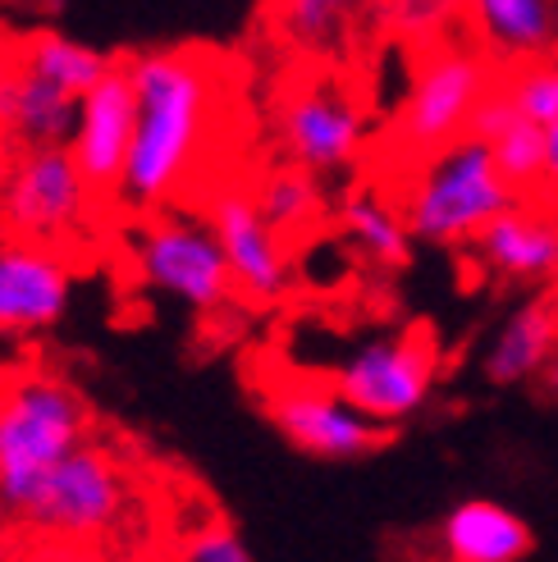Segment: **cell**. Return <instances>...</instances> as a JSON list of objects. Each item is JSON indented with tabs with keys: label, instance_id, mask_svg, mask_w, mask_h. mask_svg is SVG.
<instances>
[{
	"label": "cell",
	"instance_id": "44dd1931",
	"mask_svg": "<svg viewBox=\"0 0 558 562\" xmlns=\"http://www.w3.org/2000/svg\"><path fill=\"white\" fill-rule=\"evenodd\" d=\"M339 234L380 270H408L412 266V234H408V220L403 206H389L380 192L371 188H353L344 202H339Z\"/></svg>",
	"mask_w": 558,
	"mask_h": 562
},
{
	"label": "cell",
	"instance_id": "5b68a950",
	"mask_svg": "<svg viewBox=\"0 0 558 562\" xmlns=\"http://www.w3.org/2000/svg\"><path fill=\"white\" fill-rule=\"evenodd\" d=\"M129 261L137 284L160 297H175L192 316H220L238 297L225 247L202 215L170 206L137 220L129 234Z\"/></svg>",
	"mask_w": 558,
	"mask_h": 562
},
{
	"label": "cell",
	"instance_id": "cb8c5ba5",
	"mask_svg": "<svg viewBox=\"0 0 558 562\" xmlns=\"http://www.w3.org/2000/svg\"><path fill=\"white\" fill-rule=\"evenodd\" d=\"M509 101L517 105V115L536 128H558V60H536V65H517L504 82Z\"/></svg>",
	"mask_w": 558,
	"mask_h": 562
},
{
	"label": "cell",
	"instance_id": "8fae6325",
	"mask_svg": "<svg viewBox=\"0 0 558 562\" xmlns=\"http://www.w3.org/2000/svg\"><path fill=\"white\" fill-rule=\"evenodd\" d=\"M207 224L215 229L220 247H225V261L234 274V289L247 302H279L289 297L298 274L279 234L266 224V215L257 211L253 188H220L207 206Z\"/></svg>",
	"mask_w": 558,
	"mask_h": 562
},
{
	"label": "cell",
	"instance_id": "277c9868",
	"mask_svg": "<svg viewBox=\"0 0 558 562\" xmlns=\"http://www.w3.org/2000/svg\"><path fill=\"white\" fill-rule=\"evenodd\" d=\"M435 380H439V339L422 321L367 334L325 371V384L353 412H361L384 430L408 426L431 403Z\"/></svg>",
	"mask_w": 558,
	"mask_h": 562
},
{
	"label": "cell",
	"instance_id": "30bf717a",
	"mask_svg": "<svg viewBox=\"0 0 558 562\" xmlns=\"http://www.w3.org/2000/svg\"><path fill=\"white\" fill-rule=\"evenodd\" d=\"M261 412L284 435V443H293L302 458L316 462H361L394 439V430L376 426V420L353 412L330 384L312 380L270 384L261 393Z\"/></svg>",
	"mask_w": 558,
	"mask_h": 562
},
{
	"label": "cell",
	"instance_id": "7a4b0ae2",
	"mask_svg": "<svg viewBox=\"0 0 558 562\" xmlns=\"http://www.w3.org/2000/svg\"><path fill=\"white\" fill-rule=\"evenodd\" d=\"M82 443H92L88 398L65 375H14L0 389V517L23 526L46 475Z\"/></svg>",
	"mask_w": 558,
	"mask_h": 562
},
{
	"label": "cell",
	"instance_id": "4fadbf2b",
	"mask_svg": "<svg viewBox=\"0 0 558 562\" xmlns=\"http://www.w3.org/2000/svg\"><path fill=\"white\" fill-rule=\"evenodd\" d=\"M133 128H137V101H133L129 69L120 60V69L101 88H92L78 101V133L69 143L82 179L97 192V202H120V183L133 156Z\"/></svg>",
	"mask_w": 558,
	"mask_h": 562
},
{
	"label": "cell",
	"instance_id": "7c38bea8",
	"mask_svg": "<svg viewBox=\"0 0 558 562\" xmlns=\"http://www.w3.org/2000/svg\"><path fill=\"white\" fill-rule=\"evenodd\" d=\"M74 261L0 229V334H46L69 316Z\"/></svg>",
	"mask_w": 558,
	"mask_h": 562
},
{
	"label": "cell",
	"instance_id": "484cf974",
	"mask_svg": "<svg viewBox=\"0 0 558 562\" xmlns=\"http://www.w3.org/2000/svg\"><path fill=\"white\" fill-rule=\"evenodd\" d=\"M399 27H422V33H435V27L449 19V5H394L389 10Z\"/></svg>",
	"mask_w": 558,
	"mask_h": 562
},
{
	"label": "cell",
	"instance_id": "f1b7e54d",
	"mask_svg": "<svg viewBox=\"0 0 558 562\" xmlns=\"http://www.w3.org/2000/svg\"><path fill=\"white\" fill-rule=\"evenodd\" d=\"M0 562H14V544H10V530L0 526Z\"/></svg>",
	"mask_w": 558,
	"mask_h": 562
},
{
	"label": "cell",
	"instance_id": "2e32d148",
	"mask_svg": "<svg viewBox=\"0 0 558 562\" xmlns=\"http://www.w3.org/2000/svg\"><path fill=\"white\" fill-rule=\"evenodd\" d=\"M558 352V293H532L499 321L494 339L481 352V380L490 389L536 384Z\"/></svg>",
	"mask_w": 558,
	"mask_h": 562
},
{
	"label": "cell",
	"instance_id": "603a6c76",
	"mask_svg": "<svg viewBox=\"0 0 558 562\" xmlns=\"http://www.w3.org/2000/svg\"><path fill=\"white\" fill-rule=\"evenodd\" d=\"M279 33L306 50H334L348 33V5L339 0H289L275 10Z\"/></svg>",
	"mask_w": 558,
	"mask_h": 562
},
{
	"label": "cell",
	"instance_id": "8992f818",
	"mask_svg": "<svg viewBox=\"0 0 558 562\" xmlns=\"http://www.w3.org/2000/svg\"><path fill=\"white\" fill-rule=\"evenodd\" d=\"M494 92V65L477 46H435L422 69L412 74V88L394 115L399 147L416 156H435L462 143L471 133L481 101Z\"/></svg>",
	"mask_w": 558,
	"mask_h": 562
},
{
	"label": "cell",
	"instance_id": "4316f807",
	"mask_svg": "<svg viewBox=\"0 0 558 562\" xmlns=\"http://www.w3.org/2000/svg\"><path fill=\"white\" fill-rule=\"evenodd\" d=\"M532 389L540 393V398H545V403H554V407H558V352H554V361H549V367L540 371V380H536Z\"/></svg>",
	"mask_w": 558,
	"mask_h": 562
},
{
	"label": "cell",
	"instance_id": "d4e9b609",
	"mask_svg": "<svg viewBox=\"0 0 558 562\" xmlns=\"http://www.w3.org/2000/svg\"><path fill=\"white\" fill-rule=\"evenodd\" d=\"M175 562H257V558L225 517H211L188 530Z\"/></svg>",
	"mask_w": 558,
	"mask_h": 562
},
{
	"label": "cell",
	"instance_id": "ac0fdd59",
	"mask_svg": "<svg viewBox=\"0 0 558 562\" xmlns=\"http://www.w3.org/2000/svg\"><path fill=\"white\" fill-rule=\"evenodd\" d=\"M10 55L27 69L46 78L51 88L69 92L74 101H82L92 88H101V82L120 69V55L105 50V46H92L82 42L74 33H60V27H37V33H27L10 46Z\"/></svg>",
	"mask_w": 558,
	"mask_h": 562
},
{
	"label": "cell",
	"instance_id": "3957f363",
	"mask_svg": "<svg viewBox=\"0 0 558 562\" xmlns=\"http://www.w3.org/2000/svg\"><path fill=\"white\" fill-rule=\"evenodd\" d=\"M517 202L522 192L499 175L494 151L477 137H462L422 160L403 196V220L422 247H471L486 224L509 215Z\"/></svg>",
	"mask_w": 558,
	"mask_h": 562
},
{
	"label": "cell",
	"instance_id": "ba28073f",
	"mask_svg": "<svg viewBox=\"0 0 558 562\" xmlns=\"http://www.w3.org/2000/svg\"><path fill=\"white\" fill-rule=\"evenodd\" d=\"M129 503H133V481L124 462L115 458L110 443L92 439L46 475V485L33 503V513L23 517V526L42 530V536L60 544L101 540L124 521Z\"/></svg>",
	"mask_w": 558,
	"mask_h": 562
},
{
	"label": "cell",
	"instance_id": "ffe728a7",
	"mask_svg": "<svg viewBox=\"0 0 558 562\" xmlns=\"http://www.w3.org/2000/svg\"><path fill=\"white\" fill-rule=\"evenodd\" d=\"M467 137H477V143H486L494 151L499 175H504L517 192L545 183V128L526 124L504 88H494L481 101V110H477V120H471V133Z\"/></svg>",
	"mask_w": 558,
	"mask_h": 562
},
{
	"label": "cell",
	"instance_id": "5bb4252c",
	"mask_svg": "<svg viewBox=\"0 0 558 562\" xmlns=\"http://www.w3.org/2000/svg\"><path fill=\"white\" fill-rule=\"evenodd\" d=\"M471 257L499 284L549 293L558 279V220L540 206L517 202L509 215L486 224V234L471 243Z\"/></svg>",
	"mask_w": 558,
	"mask_h": 562
},
{
	"label": "cell",
	"instance_id": "9c48e42d",
	"mask_svg": "<svg viewBox=\"0 0 558 562\" xmlns=\"http://www.w3.org/2000/svg\"><path fill=\"white\" fill-rule=\"evenodd\" d=\"M275 128L284 143L293 170L302 175H339L357 160L361 143L371 133V115L361 101L334 78H312L293 88L275 110Z\"/></svg>",
	"mask_w": 558,
	"mask_h": 562
},
{
	"label": "cell",
	"instance_id": "9a60e30c",
	"mask_svg": "<svg viewBox=\"0 0 558 562\" xmlns=\"http://www.w3.org/2000/svg\"><path fill=\"white\" fill-rule=\"evenodd\" d=\"M78 133V101L46 78L27 74L10 50H0V147L37 151V147H69Z\"/></svg>",
	"mask_w": 558,
	"mask_h": 562
},
{
	"label": "cell",
	"instance_id": "6da1fadb",
	"mask_svg": "<svg viewBox=\"0 0 558 562\" xmlns=\"http://www.w3.org/2000/svg\"><path fill=\"white\" fill-rule=\"evenodd\" d=\"M124 69L137 101V128L120 206L147 220L170 211L207 156L220 110V60L207 46H160L129 55Z\"/></svg>",
	"mask_w": 558,
	"mask_h": 562
},
{
	"label": "cell",
	"instance_id": "d6986e66",
	"mask_svg": "<svg viewBox=\"0 0 558 562\" xmlns=\"http://www.w3.org/2000/svg\"><path fill=\"white\" fill-rule=\"evenodd\" d=\"M471 27L481 33L486 55H499V60H554L558 46V5L549 0H477L467 10Z\"/></svg>",
	"mask_w": 558,
	"mask_h": 562
},
{
	"label": "cell",
	"instance_id": "83f0119b",
	"mask_svg": "<svg viewBox=\"0 0 558 562\" xmlns=\"http://www.w3.org/2000/svg\"><path fill=\"white\" fill-rule=\"evenodd\" d=\"M545 183L558 188V128L545 133Z\"/></svg>",
	"mask_w": 558,
	"mask_h": 562
},
{
	"label": "cell",
	"instance_id": "e0dca14e",
	"mask_svg": "<svg viewBox=\"0 0 558 562\" xmlns=\"http://www.w3.org/2000/svg\"><path fill=\"white\" fill-rule=\"evenodd\" d=\"M435 540L444 562H526L536 553L532 521L499 498H458L439 517Z\"/></svg>",
	"mask_w": 558,
	"mask_h": 562
},
{
	"label": "cell",
	"instance_id": "52a82bcc",
	"mask_svg": "<svg viewBox=\"0 0 558 562\" xmlns=\"http://www.w3.org/2000/svg\"><path fill=\"white\" fill-rule=\"evenodd\" d=\"M97 192L82 179L69 147H37L14 151L0 165V229L60 247L78 229H88Z\"/></svg>",
	"mask_w": 558,
	"mask_h": 562
},
{
	"label": "cell",
	"instance_id": "7402d4cb",
	"mask_svg": "<svg viewBox=\"0 0 558 562\" xmlns=\"http://www.w3.org/2000/svg\"><path fill=\"white\" fill-rule=\"evenodd\" d=\"M253 196H257V211L266 215V224H270L279 238L298 234V229H312V224L321 220V211H325L321 183H316L312 175L293 170V165L266 175V179L253 188Z\"/></svg>",
	"mask_w": 558,
	"mask_h": 562
}]
</instances>
